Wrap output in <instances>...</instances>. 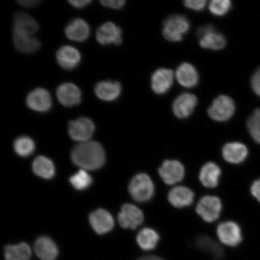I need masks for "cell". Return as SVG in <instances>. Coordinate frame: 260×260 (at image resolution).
Wrapping results in <instances>:
<instances>
[{
  "label": "cell",
  "instance_id": "1",
  "mask_svg": "<svg viewBox=\"0 0 260 260\" xmlns=\"http://www.w3.org/2000/svg\"><path fill=\"white\" fill-rule=\"evenodd\" d=\"M72 160L87 170H95L105 164L106 154L102 145L96 142L81 143L73 149Z\"/></svg>",
  "mask_w": 260,
  "mask_h": 260
},
{
  "label": "cell",
  "instance_id": "2",
  "mask_svg": "<svg viewBox=\"0 0 260 260\" xmlns=\"http://www.w3.org/2000/svg\"><path fill=\"white\" fill-rule=\"evenodd\" d=\"M128 188L133 199L138 202H146L154 196L153 182L146 174L136 175L130 182Z\"/></svg>",
  "mask_w": 260,
  "mask_h": 260
},
{
  "label": "cell",
  "instance_id": "3",
  "mask_svg": "<svg viewBox=\"0 0 260 260\" xmlns=\"http://www.w3.org/2000/svg\"><path fill=\"white\" fill-rule=\"evenodd\" d=\"M190 27V22L185 16L172 15L164 22L162 35L168 41L180 42L183 40L184 35L187 34Z\"/></svg>",
  "mask_w": 260,
  "mask_h": 260
},
{
  "label": "cell",
  "instance_id": "4",
  "mask_svg": "<svg viewBox=\"0 0 260 260\" xmlns=\"http://www.w3.org/2000/svg\"><path fill=\"white\" fill-rule=\"evenodd\" d=\"M235 109V102L230 97L220 95L213 101L208 109V114L214 121L224 122L232 118Z\"/></svg>",
  "mask_w": 260,
  "mask_h": 260
},
{
  "label": "cell",
  "instance_id": "5",
  "mask_svg": "<svg viewBox=\"0 0 260 260\" xmlns=\"http://www.w3.org/2000/svg\"><path fill=\"white\" fill-rule=\"evenodd\" d=\"M200 39V46L203 48L213 50H220L225 48L226 41L222 34L215 31L213 26L204 25L197 31Z\"/></svg>",
  "mask_w": 260,
  "mask_h": 260
},
{
  "label": "cell",
  "instance_id": "6",
  "mask_svg": "<svg viewBox=\"0 0 260 260\" xmlns=\"http://www.w3.org/2000/svg\"><path fill=\"white\" fill-rule=\"evenodd\" d=\"M222 203L218 197H204L196 207L197 213L207 222H213L219 218L222 211Z\"/></svg>",
  "mask_w": 260,
  "mask_h": 260
},
{
  "label": "cell",
  "instance_id": "7",
  "mask_svg": "<svg viewBox=\"0 0 260 260\" xmlns=\"http://www.w3.org/2000/svg\"><path fill=\"white\" fill-rule=\"evenodd\" d=\"M95 125L92 120L82 117L71 121L68 125V133L74 141L86 142L92 137L95 132Z\"/></svg>",
  "mask_w": 260,
  "mask_h": 260
},
{
  "label": "cell",
  "instance_id": "8",
  "mask_svg": "<svg viewBox=\"0 0 260 260\" xmlns=\"http://www.w3.org/2000/svg\"><path fill=\"white\" fill-rule=\"evenodd\" d=\"M26 104L29 109L40 113L48 112L53 105L50 92L43 88H37L29 93Z\"/></svg>",
  "mask_w": 260,
  "mask_h": 260
},
{
  "label": "cell",
  "instance_id": "9",
  "mask_svg": "<svg viewBox=\"0 0 260 260\" xmlns=\"http://www.w3.org/2000/svg\"><path fill=\"white\" fill-rule=\"evenodd\" d=\"M142 211L134 205L126 204L118 214V222L123 229L135 230L144 221Z\"/></svg>",
  "mask_w": 260,
  "mask_h": 260
},
{
  "label": "cell",
  "instance_id": "10",
  "mask_svg": "<svg viewBox=\"0 0 260 260\" xmlns=\"http://www.w3.org/2000/svg\"><path fill=\"white\" fill-rule=\"evenodd\" d=\"M158 172L162 181L168 185L178 183L183 180L185 174L183 165L177 160L165 161Z\"/></svg>",
  "mask_w": 260,
  "mask_h": 260
},
{
  "label": "cell",
  "instance_id": "11",
  "mask_svg": "<svg viewBox=\"0 0 260 260\" xmlns=\"http://www.w3.org/2000/svg\"><path fill=\"white\" fill-rule=\"evenodd\" d=\"M217 235L221 242L229 246H237L242 240L240 226L231 221L220 223L217 229Z\"/></svg>",
  "mask_w": 260,
  "mask_h": 260
},
{
  "label": "cell",
  "instance_id": "12",
  "mask_svg": "<svg viewBox=\"0 0 260 260\" xmlns=\"http://www.w3.org/2000/svg\"><path fill=\"white\" fill-rule=\"evenodd\" d=\"M56 95L61 105L72 107L79 105L82 93L79 87L72 83H64L57 87Z\"/></svg>",
  "mask_w": 260,
  "mask_h": 260
},
{
  "label": "cell",
  "instance_id": "13",
  "mask_svg": "<svg viewBox=\"0 0 260 260\" xmlns=\"http://www.w3.org/2000/svg\"><path fill=\"white\" fill-rule=\"evenodd\" d=\"M122 30L112 22H107L98 28L96 38L103 45L122 44Z\"/></svg>",
  "mask_w": 260,
  "mask_h": 260
},
{
  "label": "cell",
  "instance_id": "14",
  "mask_svg": "<svg viewBox=\"0 0 260 260\" xmlns=\"http://www.w3.org/2000/svg\"><path fill=\"white\" fill-rule=\"evenodd\" d=\"M197 103V98L193 94H181L175 99L173 103L172 109L174 115L180 119L188 118L192 114Z\"/></svg>",
  "mask_w": 260,
  "mask_h": 260
},
{
  "label": "cell",
  "instance_id": "15",
  "mask_svg": "<svg viewBox=\"0 0 260 260\" xmlns=\"http://www.w3.org/2000/svg\"><path fill=\"white\" fill-rule=\"evenodd\" d=\"M81 56L76 48L64 45L58 49L56 60L60 66L66 70H73L79 66Z\"/></svg>",
  "mask_w": 260,
  "mask_h": 260
},
{
  "label": "cell",
  "instance_id": "16",
  "mask_svg": "<svg viewBox=\"0 0 260 260\" xmlns=\"http://www.w3.org/2000/svg\"><path fill=\"white\" fill-rule=\"evenodd\" d=\"M173 71L167 68H160L155 71L151 78L152 90L158 95L167 93L173 84Z\"/></svg>",
  "mask_w": 260,
  "mask_h": 260
},
{
  "label": "cell",
  "instance_id": "17",
  "mask_svg": "<svg viewBox=\"0 0 260 260\" xmlns=\"http://www.w3.org/2000/svg\"><path fill=\"white\" fill-rule=\"evenodd\" d=\"M94 91L101 100L112 102L121 95L122 86L118 81H102L96 84Z\"/></svg>",
  "mask_w": 260,
  "mask_h": 260
},
{
  "label": "cell",
  "instance_id": "18",
  "mask_svg": "<svg viewBox=\"0 0 260 260\" xmlns=\"http://www.w3.org/2000/svg\"><path fill=\"white\" fill-rule=\"evenodd\" d=\"M89 222L93 229L99 235L109 232L114 226L113 217L108 211L104 209H99L91 213Z\"/></svg>",
  "mask_w": 260,
  "mask_h": 260
},
{
  "label": "cell",
  "instance_id": "19",
  "mask_svg": "<svg viewBox=\"0 0 260 260\" xmlns=\"http://www.w3.org/2000/svg\"><path fill=\"white\" fill-rule=\"evenodd\" d=\"M65 35L70 40L82 42L87 40L90 35L88 24L82 19L76 18L71 21L65 28Z\"/></svg>",
  "mask_w": 260,
  "mask_h": 260
},
{
  "label": "cell",
  "instance_id": "20",
  "mask_svg": "<svg viewBox=\"0 0 260 260\" xmlns=\"http://www.w3.org/2000/svg\"><path fill=\"white\" fill-rule=\"evenodd\" d=\"M36 254L42 260H55L58 251L56 243L50 237H40L35 244Z\"/></svg>",
  "mask_w": 260,
  "mask_h": 260
},
{
  "label": "cell",
  "instance_id": "21",
  "mask_svg": "<svg viewBox=\"0 0 260 260\" xmlns=\"http://www.w3.org/2000/svg\"><path fill=\"white\" fill-rule=\"evenodd\" d=\"M13 40L16 50L22 53H34L41 47V42L38 39L20 32L14 31Z\"/></svg>",
  "mask_w": 260,
  "mask_h": 260
},
{
  "label": "cell",
  "instance_id": "22",
  "mask_svg": "<svg viewBox=\"0 0 260 260\" xmlns=\"http://www.w3.org/2000/svg\"><path fill=\"white\" fill-rule=\"evenodd\" d=\"M248 155L246 146L239 142L226 144L222 149V155L225 160L233 164H241Z\"/></svg>",
  "mask_w": 260,
  "mask_h": 260
},
{
  "label": "cell",
  "instance_id": "23",
  "mask_svg": "<svg viewBox=\"0 0 260 260\" xmlns=\"http://www.w3.org/2000/svg\"><path fill=\"white\" fill-rule=\"evenodd\" d=\"M178 83L187 88H192L199 82V75L196 68L190 63H182L176 71Z\"/></svg>",
  "mask_w": 260,
  "mask_h": 260
},
{
  "label": "cell",
  "instance_id": "24",
  "mask_svg": "<svg viewBox=\"0 0 260 260\" xmlns=\"http://www.w3.org/2000/svg\"><path fill=\"white\" fill-rule=\"evenodd\" d=\"M38 23L30 15L18 12L14 16V31L32 36L39 30Z\"/></svg>",
  "mask_w": 260,
  "mask_h": 260
},
{
  "label": "cell",
  "instance_id": "25",
  "mask_svg": "<svg viewBox=\"0 0 260 260\" xmlns=\"http://www.w3.org/2000/svg\"><path fill=\"white\" fill-rule=\"evenodd\" d=\"M194 200V193L189 188L178 186L172 188L168 194V200L172 206L183 208L190 206Z\"/></svg>",
  "mask_w": 260,
  "mask_h": 260
},
{
  "label": "cell",
  "instance_id": "26",
  "mask_svg": "<svg viewBox=\"0 0 260 260\" xmlns=\"http://www.w3.org/2000/svg\"><path fill=\"white\" fill-rule=\"evenodd\" d=\"M221 174L220 168L214 162H208L201 169L200 180L205 187H216L219 183Z\"/></svg>",
  "mask_w": 260,
  "mask_h": 260
},
{
  "label": "cell",
  "instance_id": "27",
  "mask_svg": "<svg viewBox=\"0 0 260 260\" xmlns=\"http://www.w3.org/2000/svg\"><path fill=\"white\" fill-rule=\"evenodd\" d=\"M197 246L203 251L209 253L215 259H221L223 257L224 251L219 243L207 236L198 237L196 241Z\"/></svg>",
  "mask_w": 260,
  "mask_h": 260
},
{
  "label": "cell",
  "instance_id": "28",
  "mask_svg": "<svg viewBox=\"0 0 260 260\" xmlns=\"http://www.w3.org/2000/svg\"><path fill=\"white\" fill-rule=\"evenodd\" d=\"M31 256V251L30 246L25 243L8 245L5 248L6 260H29Z\"/></svg>",
  "mask_w": 260,
  "mask_h": 260
},
{
  "label": "cell",
  "instance_id": "29",
  "mask_svg": "<svg viewBox=\"0 0 260 260\" xmlns=\"http://www.w3.org/2000/svg\"><path fill=\"white\" fill-rule=\"evenodd\" d=\"M32 168L36 175L45 179L52 178L55 174L53 161L44 156H40L35 159Z\"/></svg>",
  "mask_w": 260,
  "mask_h": 260
},
{
  "label": "cell",
  "instance_id": "30",
  "mask_svg": "<svg viewBox=\"0 0 260 260\" xmlns=\"http://www.w3.org/2000/svg\"><path fill=\"white\" fill-rule=\"evenodd\" d=\"M159 239L158 233L155 230L145 228L139 232L136 239L143 250L150 251L157 246Z\"/></svg>",
  "mask_w": 260,
  "mask_h": 260
},
{
  "label": "cell",
  "instance_id": "31",
  "mask_svg": "<svg viewBox=\"0 0 260 260\" xmlns=\"http://www.w3.org/2000/svg\"><path fill=\"white\" fill-rule=\"evenodd\" d=\"M14 149L16 154L19 156L28 157L35 151V142L28 136H22L15 140Z\"/></svg>",
  "mask_w": 260,
  "mask_h": 260
},
{
  "label": "cell",
  "instance_id": "32",
  "mask_svg": "<svg viewBox=\"0 0 260 260\" xmlns=\"http://www.w3.org/2000/svg\"><path fill=\"white\" fill-rule=\"evenodd\" d=\"M70 183L77 190H83L90 186L92 183V178L84 170H81L70 179Z\"/></svg>",
  "mask_w": 260,
  "mask_h": 260
},
{
  "label": "cell",
  "instance_id": "33",
  "mask_svg": "<svg viewBox=\"0 0 260 260\" xmlns=\"http://www.w3.org/2000/svg\"><path fill=\"white\" fill-rule=\"evenodd\" d=\"M247 127L254 141L260 144V109H256L249 117Z\"/></svg>",
  "mask_w": 260,
  "mask_h": 260
},
{
  "label": "cell",
  "instance_id": "34",
  "mask_svg": "<svg viewBox=\"0 0 260 260\" xmlns=\"http://www.w3.org/2000/svg\"><path fill=\"white\" fill-rule=\"evenodd\" d=\"M232 3L230 0H213L209 4L211 14L217 16L225 15L232 8Z\"/></svg>",
  "mask_w": 260,
  "mask_h": 260
},
{
  "label": "cell",
  "instance_id": "35",
  "mask_svg": "<svg viewBox=\"0 0 260 260\" xmlns=\"http://www.w3.org/2000/svg\"><path fill=\"white\" fill-rule=\"evenodd\" d=\"M207 1L206 0H193V1H185L184 5L188 9L193 10V11H203L206 7Z\"/></svg>",
  "mask_w": 260,
  "mask_h": 260
},
{
  "label": "cell",
  "instance_id": "36",
  "mask_svg": "<svg viewBox=\"0 0 260 260\" xmlns=\"http://www.w3.org/2000/svg\"><path fill=\"white\" fill-rule=\"evenodd\" d=\"M101 4L105 7L113 9H121L125 5L124 0H104L100 2Z\"/></svg>",
  "mask_w": 260,
  "mask_h": 260
},
{
  "label": "cell",
  "instance_id": "37",
  "mask_svg": "<svg viewBox=\"0 0 260 260\" xmlns=\"http://www.w3.org/2000/svg\"><path fill=\"white\" fill-rule=\"evenodd\" d=\"M251 84L253 91L260 96V69L253 75Z\"/></svg>",
  "mask_w": 260,
  "mask_h": 260
},
{
  "label": "cell",
  "instance_id": "38",
  "mask_svg": "<svg viewBox=\"0 0 260 260\" xmlns=\"http://www.w3.org/2000/svg\"><path fill=\"white\" fill-rule=\"evenodd\" d=\"M17 2L22 7L31 8L38 6L41 1L40 0H21V1H17Z\"/></svg>",
  "mask_w": 260,
  "mask_h": 260
},
{
  "label": "cell",
  "instance_id": "39",
  "mask_svg": "<svg viewBox=\"0 0 260 260\" xmlns=\"http://www.w3.org/2000/svg\"><path fill=\"white\" fill-rule=\"evenodd\" d=\"M251 193L259 202H260V179L253 183L251 186Z\"/></svg>",
  "mask_w": 260,
  "mask_h": 260
},
{
  "label": "cell",
  "instance_id": "40",
  "mask_svg": "<svg viewBox=\"0 0 260 260\" xmlns=\"http://www.w3.org/2000/svg\"><path fill=\"white\" fill-rule=\"evenodd\" d=\"M71 5L76 8H83L92 3L90 0H79V1H69Z\"/></svg>",
  "mask_w": 260,
  "mask_h": 260
},
{
  "label": "cell",
  "instance_id": "41",
  "mask_svg": "<svg viewBox=\"0 0 260 260\" xmlns=\"http://www.w3.org/2000/svg\"><path fill=\"white\" fill-rule=\"evenodd\" d=\"M138 260H164L157 256H145L140 258Z\"/></svg>",
  "mask_w": 260,
  "mask_h": 260
}]
</instances>
